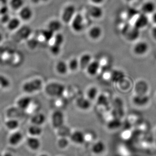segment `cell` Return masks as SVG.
I'll use <instances>...</instances> for the list:
<instances>
[{
    "label": "cell",
    "mask_w": 156,
    "mask_h": 156,
    "mask_svg": "<svg viewBox=\"0 0 156 156\" xmlns=\"http://www.w3.org/2000/svg\"><path fill=\"white\" fill-rule=\"evenodd\" d=\"M125 79V75L123 71L120 69H115L111 71L110 81L112 82L118 84Z\"/></svg>",
    "instance_id": "20"
},
{
    "label": "cell",
    "mask_w": 156,
    "mask_h": 156,
    "mask_svg": "<svg viewBox=\"0 0 156 156\" xmlns=\"http://www.w3.org/2000/svg\"><path fill=\"white\" fill-rule=\"evenodd\" d=\"M62 21L58 20H51L48 23L47 25V28L53 32H54V33H58L62 29Z\"/></svg>",
    "instance_id": "29"
},
{
    "label": "cell",
    "mask_w": 156,
    "mask_h": 156,
    "mask_svg": "<svg viewBox=\"0 0 156 156\" xmlns=\"http://www.w3.org/2000/svg\"><path fill=\"white\" fill-rule=\"evenodd\" d=\"M55 68L56 72L60 75H65L69 71L68 63L63 60H59L56 63Z\"/></svg>",
    "instance_id": "26"
},
{
    "label": "cell",
    "mask_w": 156,
    "mask_h": 156,
    "mask_svg": "<svg viewBox=\"0 0 156 156\" xmlns=\"http://www.w3.org/2000/svg\"><path fill=\"white\" fill-rule=\"evenodd\" d=\"M24 0H10V7L14 11H19L24 6Z\"/></svg>",
    "instance_id": "34"
},
{
    "label": "cell",
    "mask_w": 156,
    "mask_h": 156,
    "mask_svg": "<svg viewBox=\"0 0 156 156\" xmlns=\"http://www.w3.org/2000/svg\"><path fill=\"white\" fill-rule=\"evenodd\" d=\"M0 156H3V155H1V154H0Z\"/></svg>",
    "instance_id": "51"
},
{
    "label": "cell",
    "mask_w": 156,
    "mask_h": 156,
    "mask_svg": "<svg viewBox=\"0 0 156 156\" xmlns=\"http://www.w3.org/2000/svg\"><path fill=\"white\" fill-rule=\"evenodd\" d=\"M27 46L30 50H34L38 46L39 42L37 37L34 38H32V36L29 38L27 41Z\"/></svg>",
    "instance_id": "36"
},
{
    "label": "cell",
    "mask_w": 156,
    "mask_h": 156,
    "mask_svg": "<svg viewBox=\"0 0 156 156\" xmlns=\"http://www.w3.org/2000/svg\"><path fill=\"white\" fill-rule=\"evenodd\" d=\"M44 86L43 81L39 77L27 80L23 83L21 89L25 94H32L42 90Z\"/></svg>",
    "instance_id": "1"
},
{
    "label": "cell",
    "mask_w": 156,
    "mask_h": 156,
    "mask_svg": "<svg viewBox=\"0 0 156 156\" xmlns=\"http://www.w3.org/2000/svg\"><path fill=\"white\" fill-rule=\"evenodd\" d=\"M152 35L154 39L156 40V26L154 27L152 30Z\"/></svg>",
    "instance_id": "42"
},
{
    "label": "cell",
    "mask_w": 156,
    "mask_h": 156,
    "mask_svg": "<svg viewBox=\"0 0 156 156\" xmlns=\"http://www.w3.org/2000/svg\"><path fill=\"white\" fill-rule=\"evenodd\" d=\"M22 22L23 21L18 17H11L5 26L7 31L13 33L22 26Z\"/></svg>",
    "instance_id": "12"
},
{
    "label": "cell",
    "mask_w": 156,
    "mask_h": 156,
    "mask_svg": "<svg viewBox=\"0 0 156 156\" xmlns=\"http://www.w3.org/2000/svg\"><path fill=\"white\" fill-rule=\"evenodd\" d=\"M46 121V117L43 113L37 112L33 114L30 119V122L32 124L37 125L39 126H42Z\"/></svg>",
    "instance_id": "28"
},
{
    "label": "cell",
    "mask_w": 156,
    "mask_h": 156,
    "mask_svg": "<svg viewBox=\"0 0 156 156\" xmlns=\"http://www.w3.org/2000/svg\"><path fill=\"white\" fill-rule=\"evenodd\" d=\"M12 86V82L10 78L6 74L0 73V89L2 90H8Z\"/></svg>",
    "instance_id": "24"
},
{
    "label": "cell",
    "mask_w": 156,
    "mask_h": 156,
    "mask_svg": "<svg viewBox=\"0 0 156 156\" xmlns=\"http://www.w3.org/2000/svg\"><path fill=\"white\" fill-rule=\"evenodd\" d=\"M149 98L146 94H136L132 99V101L136 105L141 107L146 105L149 101Z\"/></svg>",
    "instance_id": "27"
},
{
    "label": "cell",
    "mask_w": 156,
    "mask_h": 156,
    "mask_svg": "<svg viewBox=\"0 0 156 156\" xmlns=\"http://www.w3.org/2000/svg\"><path fill=\"white\" fill-rule=\"evenodd\" d=\"M79 59V67L81 69L84 70L86 69L87 66L89 65L92 59V56L90 54L88 53H85L82 54Z\"/></svg>",
    "instance_id": "25"
},
{
    "label": "cell",
    "mask_w": 156,
    "mask_h": 156,
    "mask_svg": "<svg viewBox=\"0 0 156 156\" xmlns=\"http://www.w3.org/2000/svg\"><path fill=\"white\" fill-rule=\"evenodd\" d=\"M147 16L148 15L142 13L138 14L134 18L135 21H134L133 24L132 25L140 30L146 28L149 23V18Z\"/></svg>",
    "instance_id": "9"
},
{
    "label": "cell",
    "mask_w": 156,
    "mask_h": 156,
    "mask_svg": "<svg viewBox=\"0 0 156 156\" xmlns=\"http://www.w3.org/2000/svg\"><path fill=\"white\" fill-rule=\"evenodd\" d=\"M90 1L93 4L98 5L103 3L104 1V0H90Z\"/></svg>",
    "instance_id": "40"
},
{
    "label": "cell",
    "mask_w": 156,
    "mask_h": 156,
    "mask_svg": "<svg viewBox=\"0 0 156 156\" xmlns=\"http://www.w3.org/2000/svg\"><path fill=\"white\" fill-rule=\"evenodd\" d=\"M69 140L76 144L81 145L85 142V133L80 130H76L71 132L69 135Z\"/></svg>",
    "instance_id": "14"
},
{
    "label": "cell",
    "mask_w": 156,
    "mask_h": 156,
    "mask_svg": "<svg viewBox=\"0 0 156 156\" xmlns=\"http://www.w3.org/2000/svg\"><path fill=\"white\" fill-rule=\"evenodd\" d=\"M68 68L69 71L74 72L80 68L79 59L76 58H72L69 60L68 63Z\"/></svg>",
    "instance_id": "35"
},
{
    "label": "cell",
    "mask_w": 156,
    "mask_h": 156,
    "mask_svg": "<svg viewBox=\"0 0 156 156\" xmlns=\"http://www.w3.org/2000/svg\"><path fill=\"white\" fill-rule=\"evenodd\" d=\"M23 134L19 131H14V132L9 136L8 143L12 146H16L20 144L23 140Z\"/></svg>",
    "instance_id": "19"
},
{
    "label": "cell",
    "mask_w": 156,
    "mask_h": 156,
    "mask_svg": "<svg viewBox=\"0 0 156 156\" xmlns=\"http://www.w3.org/2000/svg\"><path fill=\"white\" fill-rule=\"evenodd\" d=\"M19 125L20 123L16 119L9 118L5 122V126L9 130H16Z\"/></svg>",
    "instance_id": "32"
},
{
    "label": "cell",
    "mask_w": 156,
    "mask_h": 156,
    "mask_svg": "<svg viewBox=\"0 0 156 156\" xmlns=\"http://www.w3.org/2000/svg\"><path fill=\"white\" fill-rule=\"evenodd\" d=\"M76 105L80 110L87 111L91 107V101L84 96H79L77 98L76 101Z\"/></svg>",
    "instance_id": "18"
},
{
    "label": "cell",
    "mask_w": 156,
    "mask_h": 156,
    "mask_svg": "<svg viewBox=\"0 0 156 156\" xmlns=\"http://www.w3.org/2000/svg\"><path fill=\"white\" fill-rule=\"evenodd\" d=\"M88 35L89 38L92 40H98L102 36V29L99 26H93L89 30Z\"/></svg>",
    "instance_id": "23"
},
{
    "label": "cell",
    "mask_w": 156,
    "mask_h": 156,
    "mask_svg": "<svg viewBox=\"0 0 156 156\" xmlns=\"http://www.w3.org/2000/svg\"><path fill=\"white\" fill-rule=\"evenodd\" d=\"M32 29L28 26H21L16 32L13 33V39L17 43L26 42L32 36Z\"/></svg>",
    "instance_id": "3"
},
{
    "label": "cell",
    "mask_w": 156,
    "mask_h": 156,
    "mask_svg": "<svg viewBox=\"0 0 156 156\" xmlns=\"http://www.w3.org/2000/svg\"><path fill=\"white\" fill-rule=\"evenodd\" d=\"M3 156H14L13 155H12V154L10 153H6L4 154L3 155Z\"/></svg>",
    "instance_id": "45"
},
{
    "label": "cell",
    "mask_w": 156,
    "mask_h": 156,
    "mask_svg": "<svg viewBox=\"0 0 156 156\" xmlns=\"http://www.w3.org/2000/svg\"><path fill=\"white\" fill-rule=\"evenodd\" d=\"M33 99L29 95L26 94L17 98L16 106L23 111H26L31 104Z\"/></svg>",
    "instance_id": "11"
},
{
    "label": "cell",
    "mask_w": 156,
    "mask_h": 156,
    "mask_svg": "<svg viewBox=\"0 0 156 156\" xmlns=\"http://www.w3.org/2000/svg\"><path fill=\"white\" fill-rule=\"evenodd\" d=\"M1 119H0V125H1Z\"/></svg>",
    "instance_id": "50"
},
{
    "label": "cell",
    "mask_w": 156,
    "mask_h": 156,
    "mask_svg": "<svg viewBox=\"0 0 156 156\" xmlns=\"http://www.w3.org/2000/svg\"><path fill=\"white\" fill-rule=\"evenodd\" d=\"M27 132L30 136L39 137L40 135H42L43 129L41 126L32 124L28 128Z\"/></svg>",
    "instance_id": "30"
},
{
    "label": "cell",
    "mask_w": 156,
    "mask_h": 156,
    "mask_svg": "<svg viewBox=\"0 0 156 156\" xmlns=\"http://www.w3.org/2000/svg\"><path fill=\"white\" fill-rule=\"evenodd\" d=\"M11 17L10 15H8L7 13L4 14L2 15V16L0 17V23L4 26H5L8 22L9 21Z\"/></svg>",
    "instance_id": "39"
},
{
    "label": "cell",
    "mask_w": 156,
    "mask_h": 156,
    "mask_svg": "<svg viewBox=\"0 0 156 156\" xmlns=\"http://www.w3.org/2000/svg\"><path fill=\"white\" fill-rule=\"evenodd\" d=\"M30 1L34 4H37L41 2V0H30Z\"/></svg>",
    "instance_id": "44"
},
{
    "label": "cell",
    "mask_w": 156,
    "mask_h": 156,
    "mask_svg": "<svg viewBox=\"0 0 156 156\" xmlns=\"http://www.w3.org/2000/svg\"><path fill=\"white\" fill-rule=\"evenodd\" d=\"M88 13L91 18L99 20L104 15L103 9L98 5L93 4L90 6L88 10Z\"/></svg>",
    "instance_id": "15"
},
{
    "label": "cell",
    "mask_w": 156,
    "mask_h": 156,
    "mask_svg": "<svg viewBox=\"0 0 156 156\" xmlns=\"http://www.w3.org/2000/svg\"><path fill=\"white\" fill-rule=\"evenodd\" d=\"M26 143L29 149L33 151H38L41 146V143L38 137L30 136L27 139Z\"/></svg>",
    "instance_id": "22"
},
{
    "label": "cell",
    "mask_w": 156,
    "mask_h": 156,
    "mask_svg": "<svg viewBox=\"0 0 156 156\" xmlns=\"http://www.w3.org/2000/svg\"><path fill=\"white\" fill-rule=\"evenodd\" d=\"M141 13L146 15H152L156 11V4L153 0H146L143 2L140 8Z\"/></svg>",
    "instance_id": "13"
},
{
    "label": "cell",
    "mask_w": 156,
    "mask_h": 156,
    "mask_svg": "<svg viewBox=\"0 0 156 156\" xmlns=\"http://www.w3.org/2000/svg\"><path fill=\"white\" fill-rule=\"evenodd\" d=\"M69 24L73 31L77 33L83 32L85 27V19L81 14H76Z\"/></svg>",
    "instance_id": "6"
},
{
    "label": "cell",
    "mask_w": 156,
    "mask_h": 156,
    "mask_svg": "<svg viewBox=\"0 0 156 156\" xmlns=\"http://www.w3.org/2000/svg\"><path fill=\"white\" fill-rule=\"evenodd\" d=\"M125 1H126L127 2H131L132 1V0H125Z\"/></svg>",
    "instance_id": "48"
},
{
    "label": "cell",
    "mask_w": 156,
    "mask_h": 156,
    "mask_svg": "<svg viewBox=\"0 0 156 156\" xmlns=\"http://www.w3.org/2000/svg\"><path fill=\"white\" fill-rule=\"evenodd\" d=\"M151 20L154 24H155L156 26V11H155L153 14H152Z\"/></svg>",
    "instance_id": "41"
},
{
    "label": "cell",
    "mask_w": 156,
    "mask_h": 156,
    "mask_svg": "<svg viewBox=\"0 0 156 156\" xmlns=\"http://www.w3.org/2000/svg\"><path fill=\"white\" fill-rule=\"evenodd\" d=\"M105 144L101 140L95 141L91 147L92 153L95 155H101L105 152Z\"/></svg>",
    "instance_id": "21"
},
{
    "label": "cell",
    "mask_w": 156,
    "mask_h": 156,
    "mask_svg": "<svg viewBox=\"0 0 156 156\" xmlns=\"http://www.w3.org/2000/svg\"><path fill=\"white\" fill-rule=\"evenodd\" d=\"M140 30L132 24H125L121 29V34L125 39L132 42L138 39L140 36Z\"/></svg>",
    "instance_id": "4"
},
{
    "label": "cell",
    "mask_w": 156,
    "mask_h": 156,
    "mask_svg": "<svg viewBox=\"0 0 156 156\" xmlns=\"http://www.w3.org/2000/svg\"><path fill=\"white\" fill-rule=\"evenodd\" d=\"M3 40H4V35L3 33L0 30V44L3 42Z\"/></svg>",
    "instance_id": "43"
},
{
    "label": "cell",
    "mask_w": 156,
    "mask_h": 156,
    "mask_svg": "<svg viewBox=\"0 0 156 156\" xmlns=\"http://www.w3.org/2000/svg\"><path fill=\"white\" fill-rule=\"evenodd\" d=\"M62 46L56 45H50V51L53 55L57 56L60 54Z\"/></svg>",
    "instance_id": "38"
},
{
    "label": "cell",
    "mask_w": 156,
    "mask_h": 156,
    "mask_svg": "<svg viewBox=\"0 0 156 156\" xmlns=\"http://www.w3.org/2000/svg\"><path fill=\"white\" fill-rule=\"evenodd\" d=\"M149 50V44L144 41H140L136 42L133 47L134 54L140 56L147 54Z\"/></svg>",
    "instance_id": "8"
},
{
    "label": "cell",
    "mask_w": 156,
    "mask_h": 156,
    "mask_svg": "<svg viewBox=\"0 0 156 156\" xmlns=\"http://www.w3.org/2000/svg\"><path fill=\"white\" fill-rule=\"evenodd\" d=\"M49 0H41V2H44V3H46V2H47L49 1Z\"/></svg>",
    "instance_id": "47"
},
{
    "label": "cell",
    "mask_w": 156,
    "mask_h": 156,
    "mask_svg": "<svg viewBox=\"0 0 156 156\" xmlns=\"http://www.w3.org/2000/svg\"><path fill=\"white\" fill-rule=\"evenodd\" d=\"M155 141H156V134H155Z\"/></svg>",
    "instance_id": "49"
},
{
    "label": "cell",
    "mask_w": 156,
    "mask_h": 156,
    "mask_svg": "<svg viewBox=\"0 0 156 156\" xmlns=\"http://www.w3.org/2000/svg\"><path fill=\"white\" fill-rule=\"evenodd\" d=\"M101 69V66L99 61L97 60H92L89 63V65L87 66L85 70L89 76L93 77L98 74Z\"/></svg>",
    "instance_id": "16"
},
{
    "label": "cell",
    "mask_w": 156,
    "mask_h": 156,
    "mask_svg": "<svg viewBox=\"0 0 156 156\" xmlns=\"http://www.w3.org/2000/svg\"><path fill=\"white\" fill-rule=\"evenodd\" d=\"M76 14V8L75 5L69 4L65 6L62 11V21L65 24H69Z\"/></svg>",
    "instance_id": "5"
},
{
    "label": "cell",
    "mask_w": 156,
    "mask_h": 156,
    "mask_svg": "<svg viewBox=\"0 0 156 156\" xmlns=\"http://www.w3.org/2000/svg\"><path fill=\"white\" fill-rule=\"evenodd\" d=\"M65 122V116L63 112L59 110H56L51 115V122L53 127L56 129L63 126Z\"/></svg>",
    "instance_id": "7"
},
{
    "label": "cell",
    "mask_w": 156,
    "mask_h": 156,
    "mask_svg": "<svg viewBox=\"0 0 156 156\" xmlns=\"http://www.w3.org/2000/svg\"><path fill=\"white\" fill-rule=\"evenodd\" d=\"M98 96V90L95 86H91L87 89L86 97L90 101H93Z\"/></svg>",
    "instance_id": "33"
},
{
    "label": "cell",
    "mask_w": 156,
    "mask_h": 156,
    "mask_svg": "<svg viewBox=\"0 0 156 156\" xmlns=\"http://www.w3.org/2000/svg\"><path fill=\"white\" fill-rule=\"evenodd\" d=\"M57 144L59 149L64 150L67 148L69 145V140L67 137H60L57 140Z\"/></svg>",
    "instance_id": "37"
},
{
    "label": "cell",
    "mask_w": 156,
    "mask_h": 156,
    "mask_svg": "<svg viewBox=\"0 0 156 156\" xmlns=\"http://www.w3.org/2000/svg\"><path fill=\"white\" fill-rule=\"evenodd\" d=\"M38 156H49V155L47 154L43 153L41 154H40Z\"/></svg>",
    "instance_id": "46"
},
{
    "label": "cell",
    "mask_w": 156,
    "mask_h": 156,
    "mask_svg": "<svg viewBox=\"0 0 156 156\" xmlns=\"http://www.w3.org/2000/svg\"><path fill=\"white\" fill-rule=\"evenodd\" d=\"M33 10L29 6H24L18 11V17L22 21H30L33 17Z\"/></svg>",
    "instance_id": "10"
},
{
    "label": "cell",
    "mask_w": 156,
    "mask_h": 156,
    "mask_svg": "<svg viewBox=\"0 0 156 156\" xmlns=\"http://www.w3.org/2000/svg\"><path fill=\"white\" fill-rule=\"evenodd\" d=\"M65 41L63 35L60 33H56L54 34V36L50 41L48 43L50 45H56L62 46Z\"/></svg>",
    "instance_id": "31"
},
{
    "label": "cell",
    "mask_w": 156,
    "mask_h": 156,
    "mask_svg": "<svg viewBox=\"0 0 156 156\" xmlns=\"http://www.w3.org/2000/svg\"><path fill=\"white\" fill-rule=\"evenodd\" d=\"M66 87L64 84L57 81L48 83L44 87V91L48 96L56 98L63 96Z\"/></svg>",
    "instance_id": "2"
},
{
    "label": "cell",
    "mask_w": 156,
    "mask_h": 156,
    "mask_svg": "<svg viewBox=\"0 0 156 156\" xmlns=\"http://www.w3.org/2000/svg\"><path fill=\"white\" fill-rule=\"evenodd\" d=\"M54 34L55 33L54 32L50 30L47 27V29L42 30L39 33L37 38L38 39L39 43L41 42L49 43L54 36Z\"/></svg>",
    "instance_id": "17"
}]
</instances>
